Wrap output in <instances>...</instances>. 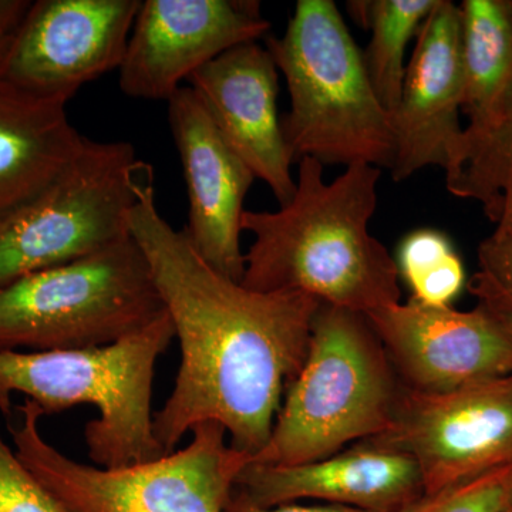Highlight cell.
<instances>
[{
	"mask_svg": "<svg viewBox=\"0 0 512 512\" xmlns=\"http://www.w3.org/2000/svg\"><path fill=\"white\" fill-rule=\"evenodd\" d=\"M403 389L365 313L320 302L301 372L286 389L268 443L249 463L299 466L380 436Z\"/></svg>",
	"mask_w": 512,
	"mask_h": 512,
	"instance_id": "5b68a950",
	"label": "cell"
},
{
	"mask_svg": "<svg viewBox=\"0 0 512 512\" xmlns=\"http://www.w3.org/2000/svg\"><path fill=\"white\" fill-rule=\"evenodd\" d=\"M66 106L0 79V221L45 194L82 154L89 138Z\"/></svg>",
	"mask_w": 512,
	"mask_h": 512,
	"instance_id": "e0dca14e",
	"label": "cell"
},
{
	"mask_svg": "<svg viewBox=\"0 0 512 512\" xmlns=\"http://www.w3.org/2000/svg\"><path fill=\"white\" fill-rule=\"evenodd\" d=\"M512 490V466L426 493L402 512H504Z\"/></svg>",
	"mask_w": 512,
	"mask_h": 512,
	"instance_id": "7402d4cb",
	"label": "cell"
},
{
	"mask_svg": "<svg viewBox=\"0 0 512 512\" xmlns=\"http://www.w3.org/2000/svg\"><path fill=\"white\" fill-rule=\"evenodd\" d=\"M400 281L413 301L427 306H451L467 286L466 268L447 234L420 228L400 241L394 258Z\"/></svg>",
	"mask_w": 512,
	"mask_h": 512,
	"instance_id": "44dd1931",
	"label": "cell"
},
{
	"mask_svg": "<svg viewBox=\"0 0 512 512\" xmlns=\"http://www.w3.org/2000/svg\"><path fill=\"white\" fill-rule=\"evenodd\" d=\"M175 339L167 311L146 328L96 348L0 352V412L10 417L12 396L23 394L43 414L96 407L84 427L93 466L150 463L165 450L154 431L153 384L158 359Z\"/></svg>",
	"mask_w": 512,
	"mask_h": 512,
	"instance_id": "3957f363",
	"label": "cell"
},
{
	"mask_svg": "<svg viewBox=\"0 0 512 512\" xmlns=\"http://www.w3.org/2000/svg\"><path fill=\"white\" fill-rule=\"evenodd\" d=\"M218 133L279 207L292 200L291 153L278 114L279 70L258 42L234 47L202 66L187 80Z\"/></svg>",
	"mask_w": 512,
	"mask_h": 512,
	"instance_id": "9a60e30c",
	"label": "cell"
},
{
	"mask_svg": "<svg viewBox=\"0 0 512 512\" xmlns=\"http://www.w3.org/2000/svg\"><path fill=\"white\" fill-rule=\"evenodd\" d=\"M460 10L464 131L480 134L512 113V2L464 0Z\"/></svg>",
	"mask_w": 512,
	"mask_h": 512,
	"instance_id": "ac0fdd59",
	"label": "cell"
},
{
	"mask_svg": "<svg viewBox=\"0 0 512 512\" xmlns=\"http://www.w3.org/2000/svg\"><path fill=\"white\" fill-rule=\"evenodd\" d=\"M269 28L256 0H144L119 69L121 92L168 101L202 66Z\"/></svg>",
	"mask_w": 512,
	"mask_h": 512,
	"instance_id": "8fae6325",
	"label": "cell"
},
{
	"mask_svg": "<svg viewBox=\"0 0 512 512\" xmlns=\"http://www.w3.org/2000/svg\"><path fill=\"white\" fill-rule=\"evenodd\" d=\"M141 0H36L0 60V79L69 103L84 84L119 70Z\"/></svg>",
	"mask_w": 512,
	"mask_h": 512,
	"instance_id": "30bf717a",
	"label": "cell"
},
{
	"mask_svg": "<svg viewBox=\"0 0 512 512\" xmlns=\"http://www.w3.org/2000/svg\"><path fill=\"white\" fill-rule=\"evenodd\" d=\"M436 5L437 0L348 2L350 16L372 35L363 63L377 99L390 114L402 94L407 46Z\"/></svg>",
	"mask_w": 512,
	"mask_h": 512,
	"instance_id": "d6986e66",
	"label": "cell"
},
{
	"mask_svg": "<svg viewBox=\"0 0 512 512\" xmlns=\"http://www.w3.org/2000/svg\"><path fill=\"white\" fill-rule=\"evenodd\" d=\"M130 234L150 265L180 342L173 392L154 413L165 453L202 423L221 424L235 450L268 443L286 389L301 372L320 301L301 292H256L229 279L158 210L153 173L137 187Z\"/></svg>",
	"mask_w": 512,
	"mask_h": 512,
	"instance_id": "6da1fadb",
	"label": "cell"
},
{
	"mask_svg": "<svg viewBox=\"0 0 512 512\" xmlns=\"http://www.w3.org/2000/svg\"><path fill=\"white\" fill-rule=\"evenodd\" d=\"M234 488L258 507L319 500L367 512H402L426 494L412 457L365 443L299 466L248 463Z\"/></svg>",
	"mask_w": 512,
	"mask_h": 512,
	"instance_id": "2e32d148",
	"label": "cell"
},
{
	"mask_svg": "<svg viewBox=\"0 0 512 512\" xmlns=\"http://www.w3.org/2000/svg\"><path fill=\"white\" fill-rule=\"evenodd\" d=\"M446 187L454 197L480 202L485 215L497 220L501 200L512 190V113L484 133L464 131Z\"/></svg>",
	"mask_w": 512,
	"mask_h": 512,
	"instance_id": "ffe728a7",
	"label": "cell"
},
{
	"mask_svg": "<svg viewBox=\"0 0 512 512\" xmlns=\"http://www.w3.org/2000/svg\"><path fill=\"white\" fill-rule=\"evenodd\" d=\"M266 49L291 97L282 131L293 163L311 157L392 170V114L377 99L362 50L333 0H298L284 35L266 37Z\"/></svg>",
	"mask_w": 512,
	"mask_h": 512,
	"instance_id": "277c9868",
	"label": "cell"
},
{
	"mask_svg": "<svg viewBox=\"0 0 512 512\" xmlns=\"http://www.w3.org/2000/svg\"><path fill=\"white\" fill-rule=\"evenodd\" d=\"M359 443L412 457L426 493L512 466V373L446 393L404 387L389 429Z\"/></svg>",
	"mask_w": 512,
	"mask_h": 512,
	"instance_id": "9c48e42d",
	"label": "cell"
},
{
	"mask_svg": "<svg viewBox=\"0 0 512 512\" xmlns=\"http://www.w3.org/2000/svg\"><path fill=\"white\" fill-rule=\"evenodd\" d=\"M406 389L446 393L512 373V342L487 311L409 299L365 313Z\"/></svg>",
	"mask_w": 512,
	"mask_h": 512,
	"instance_id": "7c38bea8",
	"label": "cell"
},
{
	"mask_svg": "<svg viewBox=\"0 0 512 512\" xmlns=\"http://www.w3.org/2000/svg\"><path fill=\"white\" fill-rule=\"evenodd\" d=\"M164 311L146 256L130 235L0 288V352L110 345Z\"/></svg>",
	"mask_w": 512,
	"mask_h": 512,
	"instance_id": "8992f818",
	"label": "cell"
},
{
	"mask_svg": "<svg viewBox=\"0 0 512 512\" xmlns=\"http://www.w3.org/2000/svg\"><path fill=\"white\" fill-rule=\"evenodd\" d=\"M167 103L168 124L187 184L185 234L215 271L241 282L242 217L255 175L225 143L190 86L178 89Z\"/></svg>",
	"mask_w": 512,
	"mask_h": 512,
	"instance_id": "5bb4252c",
	"label": "cell"
},
{
	"mask_svg": "<svg viewBox=\"0 0 512 512\" xmlns=\"http://www.w3.org/2000/svg\"><path fill=\"white\" fill-rule=\"evenodd\" d=\"M478 264L483 274L512 295V190L501 200L493 234L478 247Z\"/></svg>",
	"mask_w": 512,
	"mask_h": 512,
	"instance_id": "cb8c5ba5",
	"label": "cell"
},
{
	"mask_svg": "<svg viewBox=\"0 0 512 512\" xmlns=\"http://www.w3.org/2000/svg\"><path fill=\"white\" fill-rule=\"evenodd\" d=\"M463 28L460 6L437 0L416 36L399 104L392 113L396 156L392 177L407 180L427 167L446 173L464 128Z\"/></svg>",
	"mask_w": 512,
	"mask_h": 512,
	"instance_id": "4fadbf2b",
	"label": "cell"
},
{
	"mask_svg": "<svg viewBox=\"0 0 512 512\" xmlns=\"http://www.w3.org/2000/svg\"><path fill=\"white\" fill-rule=\"evenodd\" d=\"M30 3L29 0H0V60L20 22L25 18Z\"/></svg>",
	"mask_w": 512,
	"mask_h": 512,
	"instance_id": "4316f807",
	"label": "cell"
},
{
	"mask_svg": "<svg viewBox=\"0 0 512 512\" xmlns=\"http://www.w3.org/2000/svg\"><path fill=\"white\" fill-rule=\"evenodd\" d=\"M504 512H512V490H511L510 498H508V503H507V505H505Z\"/></svg>",
	"mask_w": 512,
	"mask_h": 512,
	"instance_id": "83f0119b",
	"label": "cell"
},
{
	"mask_svg": "<svg viewBox=\"0 0 512 512\" xmlns=\"http://www.w3.org/2000/svg\"><path fill=\"white\" fill-rule=\"evenodd\" d=\"M467 288L477 299L478 305L487 311L512 342V295L481 271L471 276Z\"/></svg>",
	"mask_w": 512,
	"mask_h": 512,
	"instance_id": "d4e9b609",
	"label": "cell"
},
{
	"mask_svg": "<svg viewBox=\"0 0 512 512\" xmlns=\"http://www.w3.org/2000/svg\"><path fill=\"white\" fill-rule=\"evenodd\" d=\"M0 512H70L0 436Z\"/></svg>",
	"mask_w": 512,
	"mask_h": 512,
	"instance_id": "603a6c76",
	"label": "cell"
},
{
	"mask_svg": "<svg viewBox=\"0 0 512 512\" xmlns=\"http://www.w3.org/2000/svg\"><path fill=\"white\" fill-rule=\"evenodd\" d=\"M315 158L299 161L296 191L278 211H245L254 235L241 284L256 292H301L367 313L402 299L394 258L369 224L382 170L346 167L332 183Z\"/></svg>",
	"mask_w": 512,
	"mask_h": 512,
	"instance_id": "7a4b0ae2",
	"label": "cell"
},
{
	"mask_svg": "<svg viewBox=\"0 0 512 512\" xmlns=\"http://www.w3.org/2000/svg\"><path fill=\"white\" fill-rule=\"evenodd\" d=\"M150 171L133 144L87 140L45 194L0 221V288L130 237L137 187Z\"/></svg>",
	"mask_w": 512,
	"mask_h": 512,
	"instance_id": "ba28073f",
	"label": "cell"
},
{
	"mask_svg": "<svg viewBox=\"0 0 512 512\" xmlns=\"http://www.w3.org/2000/svg\"><path fill=\"white\" fill-rule=\"evenodd\" d=\"M224 512H367L356 510V508L343 507V505L319 504V505H302L298 503H288L274 505V507H258L248 501L244 495L232 490L229 495L227 505Z\"/></svg>",
	"mask_w": 512,
	"mask_h": 512,
	"instance_id": "484cf974",
	"label": "cell"
},
{
	"mask_svg": "<svg viewBox=\"0 0 512 512\" xmlns=\"http://www.w3.org/2000/svg\"><path fill=\"white\" fill-rule=\"evenodd\" d=\"M9 426L13 450L70 512H224L235 481L251 461L235 450L221 424L191 431L181 450L150 463L101 468L67 457L40 430L45 414L32 400Z\"/></svg>",
	"mask_w": 512,
	"mask_h": 512,
	"instance_id": "52a82bcc",
	"label": "cell"
}]
</instances>
